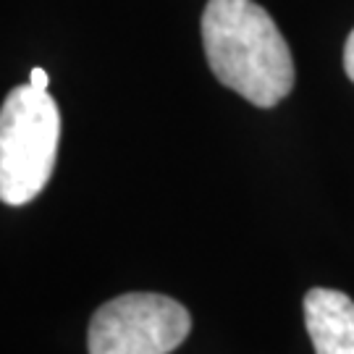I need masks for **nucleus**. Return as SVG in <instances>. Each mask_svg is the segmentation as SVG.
I'll use <instances>...</instances> for the list:
<instances>
[{
  "label": "nucleus",
  "mask_w": 354,
  "mask_h": 354,
  "mask_svg": "<svg viewBox=\"0 0 354 354\" xmlns=\"http://www.w3.org/2000/svg\"><path fill=\"white\" fill-rule=\"evenodd\" d=\"M203 45L215 79L257 108L279 105L294 87L289 45L254 0H207Z\"/></svg>",
  "instance_id": "1"
},
{
  "label": "nucleus",
  "mask_w": 354,
  "mask_h": 354,
  "mask_svg": "<svg viewBox=\"0 0 354 354\" xmlns=\"http://www.w3.org/2000/svg\"><path fill=\"white\" fill-rule=\"evenodd\" d=\"M61 140V113L48 89L21 84L0 111V200L32 203L50 181Z\"/></svg>",
  "instance_id": "2"
},
{
  "label": "nucleus",
  "mask_w": 354,
  "mask_h": 354,
  "mask_svg": "<svg viewBox=\"0 0 354 354\" xmlns=\"http://www.w3.org/2000/svg\"><path fill=\"white\" fill-rule=\"evenodd\" d=\"M192 317L171 297L131 291L105 302L89 320V354H171L189 336Z\"/></svg>",
  "instance_id": "3"
},
{
  "label": "nucleus",
  "mask_w": 354,
  "mask_h": 354,
  "mask_svg": "<svg viewBox=\"0 0 354 354\" xmlns=\"http://www.w3.org/2000/svg\"><path fill=\"white\" fill-rule=\"evenodd\" d=\"M304 323L315 354H354V299L344 291H307Z\"/></svg>",
  "instance_id": "4"
},
{
  "label": "nucleus",
  "mask_w": 354,
  "mask_h": 354,
  "mask_svg": "<svg viewBox=\"0 0 354 354\" xmlns=\"http://www.w3.org/2000/svg\"><path fill=\"white\" fill-rule=\"evenodd\" d=\"M344 71L354 82V29L352 35L346 37V45H344Z\"/></svg>",
  "instance_id": "5"
},
{
  "label": "nucleus",
  "mask_w": 354,
  "mask_h": 354,
  "mask_svg": "<svg viewBox=\"0 0 354 354\" xmlns=\"http://www.w3.org/2000/svg\"><path fill=\"white\" fill-rule=\"evenodd\" d=\"M29 84L37 89H48V71L45 68H32L29 74Z\"/></svg>",
  "instance_id": "6"
}]
</instances>
